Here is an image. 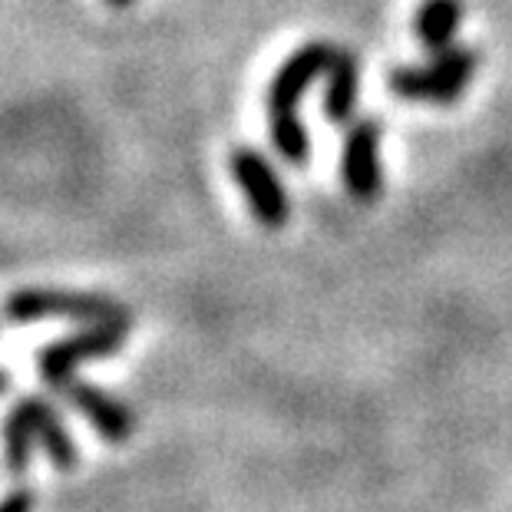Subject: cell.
Returning a JSON list of instances; mask_svg holds the SVG:
<instances>
[{
  "label": "cell",
  "instance_id": "obj_2",
  "mask_svg": "<svg viewBox=\"0 0 512 512\" xmlns=\"http://www.w3.org/2000/svg\"><path fill=\"white\" fill-rule=\"evenodd\" d=\"M476 50L473 47H446L430 53L427 63L417 67H397L387 76V86L403 103H427V106H453L470 90L476 76Z\"/></svg>",
  "mask_w": 512,
  "mask_h": 512
},
{
  "label": "cell",
  "instance_id": "obj_1",
  "mask_svg": "<svg viewBox=\"0 0 512 512\" xmlns=\"http://www.w3.org/2000/svg\"><path fill=\"white\" fill-rule=\"evenodd\" d=\"M331 43L324 40H311L291 53V57L281 63L275 80L268 86V133H271V146L288 166H304L311 156V136L308 129L301 126L298 116V100L311 90L314 80H321L331 67L334 57Z\"/></svg>",
  "mask_w": 512,
  "mask_h": 512
},
{
  "label": "cell",
  "instance_id": "obj_8",
  "mask_svg": "<svg viewBox=\"0 0 512 512\" xmlns=\"http://www.w3.org/2000/svg\"><path fill=\"white\" fill-rule=\"evenodd\" d=\"M37 407L40 394L20 397L14 407L7 410L4 423H0V437H4V463L10 476H24L30 470V456H34L37 443Z\"/></svg>",
  "mask_w": 512,
  "mask_h": 512
},
{
  "label": "cell",
  "instance_id": "obj_7",
  "mask_svg": "<svg viewBox=\"0 0 512 512\" xmlns=\"http://www.w3.org/2000/svg\"><path fill=\"white\" fill-rule=\"evenodd\" d=\"M63 397H67L73 407L86 417V423H90V427L110 443L119 446V443H126L129 437H133V430H136L133 410H129L123 400H116L113 394H106L103 387L90 384V380L73 377L70 384L63 387Z\"/></svg>",
  "mask_w": 512,
  "mask_h": 512
},
{
  "label": "cell",
  "instance_id": "obj_6",
  "mask_svg": "<svg viewBox=\"0 0 512 512\" xmlns=\"http://www.w3.org/2000/svg\"><path fill=\"white\" fill-rule=\"evenodd\" d=\"M344 189L357 202L377 199L384 189V169H380V123L377 119H357L347 126L344 156H341Z\"/></svg>",
  "mask_w": 512,
  "mask_h": 512
},
{
  "label": "cell",
  "instance_id": "obj_10",
  "mask_svg": "<svg viewBox=\"0 0 512 512\" xmlns=\"http://www.w3.org/2000/svg\"><path fill=\"white\" fill-rule=\"evenodd\" d=\"M37 443L40 450L50 456V463L57 466L63 473H73L76 463H80V450L70 437L67 423H63L60 410L53 407L47 397H40V407H37Z\"/></svg>",
  "mask_w": 512,
  "mask_h": 512
},
{
  "label": "cell",
  "instance_id": "obj_5",
  "mask_svg": "<svg viewBox=\"0 0 512 512\" xmlns=\"http://www.w3.org/2000/svg\"><path fill=\"white\" fill-rule=\"evenodd\" d=\"M228 172H232L235 185L242 189L248 209H252V215L265 228H281L291 219V195L265 152H258L252 146L232 149Z\"/></svg>",
  "mask_w": 512,
  "mask_h": 512
},
{
  "label": "cell",
  "instance_id": "obj_11",
  "mask_svg": "<svg viewBox=\"0 0 512 512\" xmlns=\"http://www.w3.org/2000/svg\"><path fill=\"white\" fill-rule=\"evenodd\" d=\"M460 20H463L460 0H427V4L417 10V24H413V30H417L420 43L430 53H440L446 47H453Z\"/></svg>",
  "mask_w": 512,
  "mask_h": 512
},
{
  "label": "cell",
  "instance_id": "obj_13",
  "mask_svg": "<svg viewBox=\"0 0 512 512\" xmlns=\"http://www.w3.org/2000/svg\"><path fill=\"white\" fill-rule=\"evenodd\" d=\"M10 390V377H7V370H0V397H4Z\"/></svg>",
  "mask_w": 512,
  "mask_h": 512
},
{
  "label": "cell",
  "instance_id": "obj_9",
  "mask_svg": "<svg viewBox=\"0 0 512 512\" xmlns=\"http://www.w3.org/2000/svg\"><path fill=\"white\" fill-rule=\"evenodd\" d=\"M324 80H328V90H324V113H328V119L337 126L351 123L354 106H357V90H361V67H357L354 53L337 47Z\"/></svg>",
  "mask_w": 512,
  "mask_h": 512
},
{
  "label": "cell",
  "instance_id": "obj_3",
  "mask_svg": "<svg viewBox=\"0 0 512 512\" xmlns=\"http://www.w3.org/2000/svg\"><path fill=\"white\" fill-rule=\"evenodd\" d=\"M4 318L14 324L34 321H80V324H129L133 314L119 301L93 291H63V288H20L4 301Z\"/></svg>",
  "mask_w": 512,
  "mask_h": 512
},
{
  "label": "cell",
  "instance_id": "obj_14",
  "mask_svg": "<svg viewBox=\"0 0 512 512\" xmlns=\"http://www.w3.org/2000/svg\"><path fill=\"white\" fill-rule=\"evenodd\" d=\"M113 7H126V4H133V0H110Z\"/></svg>",
  "mask_w": 512,
  "mask_h": 512
},
{
  "label": "cell",
  "instance_id": "obj_12",
  "mask_svg": "<svg viewBox=\"0 0 512 512\" xmlns=\"http://www.w3.org/2000/svg\"><path fill=\"white\" fill-rule=\"evenodd\" d=\"M0 512H34V489L14 486L4 499H0Z\"/></svg>",
  "mask_w": 512,
  "mask_h": 512
},
{
  "label": "cell",
  "instance_id": "obj_4",
  "mask_svg": "<svg viewBox=\"0 0 512 512\" xmlns=\"http://www.w3.org/2000/svg\"><path fill=\"white\" fill-rule=\"evenodd\" d=\"M129 324H86L83 331L60 337L37 354V374L53 394H63V387L76 377V367L93 357H113L126 344Z\"/></svg>",
  "mask_w": 512,
  "mask_h": 512
}]
</instances>
